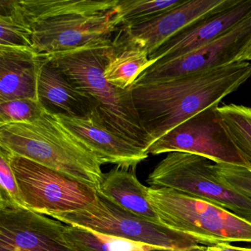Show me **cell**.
<instances>
[{
	"label": "cell",
	"mask_w": 251,
	"mask_h": 251,
	"mask_svg": "<svg viewBox=\"0 0 251 251\" xmlns=\"http://www.w3.org/2000/svg\"><path fill=\"white\" fill-rule=\"evenodd\" d=\"M25 208L11 164V155L0 148V208Z\"/></svg>",
	"instance_id": "24"
},
{
	"label": "cell",
	"mask_w": 251,
	"mask_h": 251,
	"mask_svg": "<svg viewBox=\"0 0 251 251\" xmlns=\"http://www.w3.org/2000/svg\"><path fill=\"white\" fill-rule=\"evenodd\" d=\"M251 42V14L229 31L186 55L154 63L140 75L133 86L231 65Z\"/></svg>",
	"instance_id": "10"
},
{
	"label": "cell",
	"mask_w": 251,
	"mask_h": 251,
	"mask_svg": "<svg viewBox=\"0 0 251 251\" xmlns=\"http://www.w3.org/2000/svg\"><path fill=\"white\" fill-rule=\"evenodd\" d=\"M118 0H19L35 50L50 55L112 39Z\"/></svg>",
	"instance_id": "2"
},
{
	"label": "cell",
	"mask_w": 251,
	"mask_h": 251,
	"mask_svg": "<svg viewBox=\"0 0 251 251\" xmlns=\"http://www.w3.org/2000/svg\"><path fill=\"white\" fill-rule=\"evenodd\" d=\"M44 56V55H43ZM39 77V98L48 112L72 117H94L93 100L77 89L46 56Z\"/></svg>",
	"instance_id": "16"
},
{
	"label": "cell",
	"mask_w": 251,
	"mask_h": 251,
	"mask_svg": "<svg viewBox=\"0 0 251 251\" xmlns=\"http://www.w3.org/2000/svg\"><path fill=\"white\" fill-rule=\"evenodd\" d=\"M45 61L34 50L0 47V102L39 100V77Z\"/></svg>",
	"instance_id": "15"
},
{
	"label": "cell",
	"mask_w": 251,
	"mask_h": 251,
	"mask_svg": "<svg viewBox=\"0 0 251 251\" xmlns=\"http://www.w3.org/2000/svg\"><path fill=\"white\" fill-rule=\"evenodd\" d=\"M251 14V0H238L224 9L197 20L161 45L150 55L152 64L186 55L217 39Z\"/></svg>",
	"instance_id": "14"
},
{
	"label": "cell",
	"mask_w": 251,
	"mask_h": 251,
	"mask_svg": "<svg viewBox=\"0 0 251 251\" xmlns=\"http://www.w3.org/2000/svg\"><path fill=\"white\" fill-rule=\"evenodd\" d=\"M65 226L26 208H0V251H76Z\"/></svg>",
	"instance_id": "11"
},
{
	"label": "cell",
	"mask_w": 251,
	"mask_h": 251,
	"mask_svg": "<svg viewBox=\"0 0 251 251\" xmlns=\"http://www.w3.org/2000/svg\"><path fill=\"white\" fill-rule=\"evenodd\" d=\"M50 217L67 226L170 251H205L211 246L201 238L128 212L99 195L84 209Z\"/></svg>",
	"instance_id": "6"
},
{
	"label": "cell",
	"mask_w": 251,
	"mask_h": 251,
	"mask_svg": "<svg viewBox=\"0 0 251 251\" xmlns=\"http://www.w3.org/2000/svg\"><path fill=\"white\" fill-rule=\"evenodd\" d=\"M11 164L22 201L35 212L49 217L75 212L98 198V190L92 185L31 160L11 155Z\"/></svg>",
	"instance_id": "8"
},
{
	"label": "cell",
	"mask_w": 251,
	"mask_h": 251,
	"mask_svg": "<svg viewBox=\"0 0 251 251\" xmlns=\"http://www.w3.org/2000/svg\"><path fill=\"white\" fill-rule=\"evenodd\" d=\"M251 61V42L248 44V46L243 50L242 52L238 55L235 60V63L249 62Z\"/></svg>",
	"instance_id": "27"
},
{
	"label": "cell",
	"mask_w": 251,
	"mask_h": 251,
	"mask_svg": "<svg viewBox=\"0 0 251 251\" xmlns=\"http://www.w3.org/2000/svg\"><path fill=\"white\" fill-rule=\"evenodd\" d=\"M152 64L148 52L118 27L113 36L104 71L107 81L123 90L131 89L140 75Z\"/></svg>",
	"instance_id": "18"
},
{
	"label": "cell",
	"mask_w": 251,
	"mask_h": 251,
	"mask_svg": "<svg viewBox=\"0 0 251 251\" xmlns=\"http://www.w3.org/2000/svg\"><path fill=\"white\" fill-rule=\"evenodd\" d=\"M61 125L98 158L100 164L134 170L149 153L119 136L93 117L55 115Z\"/></svg>",
	"instance_id": "13"
},
{
	"label": "cell",
	"mask_w": 251,
	"mask_h": 251,
	"mask_svg": "<svg viewBox=\"0 0 251 251\" xmlns=\"http://www.w3.org/2000/svg\"><path fill=\"white\" fill-rule=\"evenodd\" d=\"M0 148L92 185L97 190L105 176L97 157L48 111L32 123L0 126Z\"/></svg>",
	"instance_id": "4"
},
{
	"label": "cell",
	"mask_w": 251,
	"mask_h": 251,
	"mask_svg": "<svg viewBox=\"0 0 251 251\" xmlns=\"http://www.w3.org/2000/svg\"><path fill=\"white\" fill-rule=\"evenodd\" d=\"M149 188L129 170L116 167L105 174L98 195L123 209L155 223H161L149 201Z\"/></svg>",
	"instance_id": "17"
},
{
	"label": "cell",
	"mask_w": 251,
	"mask_h": 251,
	"mask_svg": "<svg viewBox=\"0 0 251 251\" xmlns=\"http://www.w3.org/2000/svg\"><path fill=\"white\" fill-rule=\"evenodd\" d=\"M48 112L39 100L16 99L0 102V126L36 121Z\"/></svg>",
	"instance_id": "23"
},
{
	"label": "cell",
	"mask_w": 251,
	"mask_h": 251,
	"mask_svg": "<svg viewBox=\"0 0 251 251\" xmlns=\"http://www.w3.org/2000/svg\"><path fill=\"white\" fill-rule=\"evenodd\" d=\"M112 39L45 56L77 89L93 100L94 118L148 152L149 139L135 108L131 89L115 87L104 76Z\"/></svg>",
	"instance_id": "3"
},
{
	"label": "cell",
	"mask_w": 251,
	"mask_h": 251,
	"mask_svg": "<svg viewBox=\"0 0 251 251\" xmlns=\"http://www.w3.org/2000/svg\"><path fill=\"white\" fill-rule=\"evenodd\" d=\"M65 236L76 251H174L67 225Z\"/></svg>",
	"instance_id": "19"
},
{
	"label": "cell",
	"mask_w": 251,
	"mask_h": 251,
	"mask_svg": "<svg viewBox=\"0 0 251 251\" xmlns=\"http://www.w3.org/2000/svg\"><path fill=\"white\" fill-rule=\"evenodd\" d=\"M151 187L170 188L201 198L251 223V198L221 180L215 163L187 152H169L148 176Z\"/></svg>",
	"instance_id": "7"
},
{
	"label": "cell",
	"mask_w": 251,
	"mask_h": 251,
	"mask_svg": "<svg viewBox=\"0 0 251 251\" xmlns=\"http://www.w3.org/2000/svg\"><path fill=\"white\" fill-rule=\"evenodd\" d=\"M149 201L161 224L203 239L251 243V223L215 204L170 188L149 187Z\"/></svg>",
	"instance_id": "5"
},
{
	"label": "cell",
	"mask_w": 251,
	"mask_h": 251,
	"mask_svg": "<svg viewBox=\"0 0 251 251\" xmlns=\"http://www.w3.org/2000/svg\"><path fill=\"white\" fill-rule=\"evenodd\" d=\"M0 47L34 50L19 0H0Z\"/></svg>",
	"instance_id": "20"
},
{
	"label": "cell",
	"mask_w": 251,
	"mask_h": 251,
	"mask_svg": "<svg viewBox=\"0 0 251 251\" xmlns=\"http://www.w3.org/2000/svg\"><path fill=\"white\" fill-rule=\"evenodd\" d=\"M225 128L251 170V107L231 103L218 107Z\"/></svg>",
	"instance_id": "21"
},
{
	"label": "cell",
	"mask_w": 251,
	"mask_h": 251,
	"mask_svg": "<svg viewBox=\"0 0 251 251\" xmlns=\"http://www.w3.org/2000/svg\"><path fill=\"white\" fill-rule=\"evenodd\" d=\"M219 105H213L176 126L148 148L159 155L187 152L205 157L216 164H233L249 169L222 121Z\"/></svg>",
	"instance_id": "9"
},
{
	"label": "cell",
	"mask_w": 251,
	"mask_h": 251,
	"mask_svg": "<svg viewBox=\"0 0 251 251\" xmlns=\"http://www.w3.org/2000/svg\"><path fill=\"white\" fill-rule=\"evenodd\" d=\"M205 251H251V248H239L230 245L229 243L222 242L207 247Z\"/></svg>",
	"instance_id": "26"
},
{
	"label": "cell",
	"mask_w": 251,
	"mask_h": 251,
	"mask_svg": "<svg viewBox=\"0 0 251 251\" xmlns=\"http://www.w3.org/2000/svg\"><path fill=\"white\" fill-rule=\"evenodd\" d=\"M184 0H118L114 9L116 27H127L180 5Z\"/></svg>",
	"instance_id": "22"
},
{
	"label": "cell",
	"mask_w": 251,
	"mask_h": 251,
	"mask_svg": "<svg viewBox=\"0 0 251 251\" xmlns=\"http://www.w3.org/2000/svg\"><path fill=\"white\" fill-rule=\"evenodd\" d=\"M238 0H184L155 17L127 27H120L151 55L167 41L197 20L231 6Z\"/></svg>",
	"instance_id": "12"
},
{
	"label": "cell",
	"mask_w": 251,
	"mask_h": 251,
	"mask_svg": "<svg viewBox=\"0 0 251 251\" xmlns=\"http://www.w3.org/2000/svg\"><path fill=\"white\" fill-rule=\"evenodd\" d=\"M251 77V63L238 62L166 81L132 86L133 103L150 146L201 111L219 105Z\"/></svg>",
	"instance_id": "1"
},
{
	"label": "cell",
	"mask_w": 251,
	"mask_h": 251,
	"mask_svg": "<svg viewBox=\"0 0 251 251\" xmlns=\"http://www.w3.org/2000/svg\"><path fill=\"white\" fill-rule=\"evenodd\" d=\"M219 177L242 195L251 198V170L233 164H216Z\"/></svg>",
	"instance_id": "25"
}]
</instances>
